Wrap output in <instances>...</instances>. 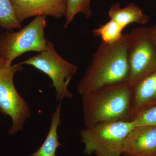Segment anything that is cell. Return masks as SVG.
Segmentation results:
<instances>
[{
	"instance_id": "6da1fadb",
	"label": "cell",
	"mask_w": 156,
	"mask_h": 156,
	"mask_svg": "<svg viewBox=\"0 0 156 156\" xmlns=\"http://www.w3.org/2000/svg\"><path fill=\"white\" fill-rule=\"evenodd\" d=\"M128 34L112 44L101 42L92 55V61L77 86L81 95L98 89L128 82Z\"/></svg>"
},
{
	"instance_id": "7a4b0ae2",
	"label": "cell",
	"mask_w": 156,
	"mask_h": 156,
	"mask_svg": "<svg viewBox=\"0 0 156 156\" xmlns=\"http://www.w3.org/2000/svg\"><path fill=\"white\" fill-rule=\"evenodd\" d=\"M133 89V86L127 82L82 95L85 127L114 121H129Z\"/></svg>"
},
{
	"instance_id": "3957f363",
	"label": "cell",
	"mask_w": 156,
	"mask_h": 156,
	"mask_svg": "<svg viewBox=\"0 0 156 156\" xmlns=\"http://www.w3.org/2000/svg\"><path fill=\"white\" fill-rule=\"evenodd\" d=\"M135 127L132 121L120 120L85 127L80 132L81 141L85 145L84 153L121 156L126 137Z\"/></svg>"
},
{
	"instance_id": "277c9868",
	"label": "cell",
	"mask_w": 156,
	"mask_h": 156,
	"mask_svg": "<svg viewBox=\"0 0 156 156\" xmlns=\"http://www.w3.org/2000/svg\"><path fill=\"white\" fill-rule=\"evenodd\" d=\"M46 16H37L18 31H7L0 35V57L11 65L23 53H41L46 50L48 41L45 37Z\"/></svg>"
},
{
	"instance_id": "5b68a950",
	"label": "cell",
	"mask_w": 156,
	"mask_h": 156,
	"mask_svg": "<svg viewBox=\"0 0 156 156\" xmlns=\"http://www.w3.org/2000/svg\"><path fill=\"white\" fill-rule=\"evenodd\" d=\"M20 63L33 66L50 77L56 90V99L58 102L64 98L73 97L68 86L78 68L61 57L50 41H48L44 51Z\"/></svg>"
},
{
	"instance_id": "8992f818",
	"label": "cell",
	"mask_w": 156,
	"mask_h": 156,
	"mask_svg": "<svg viewBox=\"0 0 156 156\" xmlns=\"http://www.w3.org/2000/svg\"><path fill=\"white\" fill-rule=\"evenodd\" d=\"M128 82L135 86L156 71V44L150 27H137L128 34Z\"/></svg>"
},
{
	"instance_id": "52a82bcc",
	"label": "cell",
	"mask_w": 156,
	"mask_h": 156,
	"mask_svg": "<svg viewBox=\"0 0 156 156\" xmlns=\"http://www.w3.org/2000/svg\"><path fill=\"white\" fill-rule=\"evenodd\" d=\"M23 65H5L0 68V112L11 117L12 126L9 134L14 135L23 130L24 123L30 116V108L15 88L14 75L22 71Z\"/></svg>"
},
{
	"instance_id": "ba28073f",
	"label": "cell",
	"mask_w": 156,
	"mask_h": 156,
	"mask_svg": "<svg viewBox=\"0 0 156 156\" xmlns=\"http://www.w3.org/2000/svg\"><path fill=\"white\" fill-rule=\"evenodd\" d=\"M16 18L21 23L30 17L50 16L61 18L65 16L66 0H11Z\"/></svg>"
},
{
	"instance_id": "9c48e42d",
	"label": "cell",
	"mask_w": 156,
	"mask_h": 156,
	"mask_svg": "<svg viewBox=\"0 0 156 156\" xmlns=\"http://www.w3.org/2000/svg\"><path fill=\"white\" fill-rule=\"evenodd\" d=\"M124 156H154L156 154V126H136L128 134Z\"/></svg>"
},
{
	"instance_id": "30bf717a",
	"label": "cell",
	"mask_w": 156,
	"mask_h": 156,
	"mask_svg": "<svg viewBox=\"0 0 156 156\" xmlns=\"http://www.w3.org/2000/svg\"><path fill=\"white\" fill-rule=\"evenodd\" d=\"M156 105V71L133 87L128 120L132 121L140 112Z\"/></svg>"
},
{
	"instance_id": "8fae6325",
	"label": "cell",
	"mask_w": 156,
	"mask_h": 156,
	"mask_svg": "<svg viewBox=\"0 0 156 156\" xmlns=\"http://www.w3.org/2000/svg\"><path fill=\"white\" fill-rule=\"evenodd\" d=\"M108 15L124 29L132 23L145 24L150 21L149 17L133 3L123 8H121L119 3H116L109 10Z\"/></svg>"
},
{
	"instance_id": "7c38bea8",
	"label": "cell",
	"mask_w": 156,
	"mask_h": 156,
	"mask_svg": "<svg viewBox=\"0 0 156 156\" xmlns=\"http://www.w3.org/2000/svg\"><path fill=\"white\" fill-rule=\"evenodd\" d=\"M61 102H59L56 110L51 115L50 129L44 141L36 152L29 156H56V150L61 145L57 134V129L61 124Z\"/></svg>"
},
{
	"instance_id": "4fadbf2b",
	"label": "cell",
	"mask_w": 156,
	"mask_h": 156,
	"mask_svg": "<svg viewBox=\"0 0 156 156\" xmlns=\"http://www.w3.org/2000/svg\"><path fill=\"white\" fill-rule=\"evenodd\" d=\"M123 30L116 22L110 20L108 22L101 24L98 28L93 30L92 32L95 36L100 37L102 42L112 44L122 38L124 34Z\"/></svg>"
},
{
	"instance_id": "5bb4252c",
	"label": "cell",
	"mask_w": 156,
	"mask_h": 156,
	"mask_svg": "<svg viewBox=\"0 0 156 156\" xmlns=\"http://www.w3.org/2000/svg\"><path fill=\"white\" fill-rule=\"evenodd\" d=\"M91 0H66V7L65 17L66 21L64 27L67 28L73 21L75 17L79 13H82L87 18L91 17Z\"/></svg>"
},
{
	"instance_id": "9a60e30c",
	"label": "cell",
	"mask_w": 156,
	"mask_h": 156,
	"mask_svg": "<svg viewBox=\"0 0 156 156\" xmlns=\"http://www.w3.org/2000/svg\"><path fill=\"white\" fill-rule=\"evenodd\" d=\"M0 27L11 31L22 28L17 20L11 0H0Z\"/></svg>"
},
{
	"instance_id": "2e32d148",
	"label": "cell",
	"mask_w": 156,
	"mask_h": 156,
	"mask_svg": "<svg viewBox=\"0 0 156 156\" xmlns=\"http://www.w3.org/2000/svg\"><path fill=\"white\" fill-rule=\"evenodd\" d=\"M132 121L135 126H156V105L140 112Z\"/></svg>"
},
{
	"instance_id": "e0dca14e",
	"label": "cell",
	"mask_w": 156,
	"mask_h": 156,
	"mask_svg": "<svg viewBox=\"0 0 156 156\" xmlns=\"http://www.w3.org/2000/svg\"><path fill=\"white\" fill-rule=\"evenodd\" d=\"M153 36L154 40L156 44V23L153 26L150 27Z\"/></svg>"
},
{
	"instance_id": "ac0fdd59",
	"label": "cell",
	"mask_w": 156,
	"mask_h": 156,
	"mask_svg": "<svg viewBox=\"0 0 156 156\" xmlns=\"http://www.w3.org/2000/svg\"><path fill=\"white\" fill-rule=\"evenodd\" d=\"M6 65V62L2 58V57H0V68L3 67V66H5Z\"/></svg>"
},
{
	"instance_id": "d6986e66",
	"label": "cell",
	"mask_w": 156,
	"mask_h": 156,
	"mask_svg": "<svg viewBox=\"0 0 156 156\" xmlns=\"http://www.w3.org/2000/svg\"><path fill=\"white\" fill-rule=\"evenodd\" d=\"M154 156H156V154Z\"/></svg>"
}]
</instances>
